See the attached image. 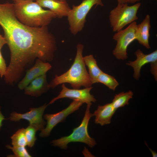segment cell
Wrapping results in <instances>:
<instances>
[{
    "instance_id": "obj_8",
    "label": "cell",
    "mask_w": 157,
    "mask_h": 157,
    "mask_svg": "<svg viewBox=\"0 0 157 157\" xmlns=\"http://www.w3.org/2000/svg\"><path fill=\"white\" fill-rule=\"evenodd\" d=\"M83 103L81 101L74 99L66 108L55 114H47L44 115L47 121L46 127L41 131L40 136L42 137H48L54 127L58 124L64 121L69 115L79 109Z\"/></svg>"
},
{
    "instance_id": "obj_23",
    "label": "cell",
    "mask_w": 157,
    "mask_h": 157,
    "mask_svg": "<svg viewBox=\"0 0 157 157\" xmlns=\"http://www.w3.org/2000/svg\"><path fill=\"white\" fill-rule=\"evenodd\" d=\"M7 67L5 61L3 57L0 50V76L2 78L4 76Z\"/></svg>"
},
{
    "instance_id": "obj_17",
    "label": "cell",
    "mask_w": 157,
    "mask_h": 157,
    "mask_svg": "<svg viewBox=\"0 0 157 157\" xmlns=\"http://www.w3.org/2000/svg\"><path fill=\"white\" fill-rule=\"evenodd\" d=\"M85 65L88 69V74L92 83H97V79L103 71L99 67L96 59L92 55L83 57Z\"/></svg>"
},
{
    "instance_id": "obj_24",
    "label": "cell",
    "mask_w": 157,
    "mask_h": 157,
    "mask_svg": "<svg viewBox=\"0 0 157 157\" xmlns=\"http://www.w3.org/2000/svg\"><path fill=\"white\" fill-rule=\"evenodd\" d=\"M157 61L150 63L151 72L154 75V78L156 81L157 80Z\"/></svg>"
},
{
    "instance_id": "obj_3",
    "label": "cell",
    "mask_w": 157,
    "mask_h": 157,
    "mask_svg": "<svg viewBox=\"0 0 157 157\" xmlns=\"http://www.w3.org/2000/svg\"><path fill=\"white\" fill-rule=\"evenodd\" d=\"M74 61L69 69L60 76L56 75L49 83L50 88H53L58 85L65 83L70 84L73 89H79L81 87L85 88L91 87V81L85 64L83 56V46L78 44Z\"/></svg>"
},
{
    "instance_id": "obj_13",
    "label": "cell",
    "mask_w": 157,
    "mask_h": 157,
    "mask_svg": "<svg viewBox=\"0 0 157 157\" xmlns=\"http://www.w3.org/2000/svg\"><path fill=\"white\" fill-rule=\"evenodd\" d=\"M42 7L47 8L53 13L56 17L67 16L71 10L66 1L62 0H36Z\"/></svg>"
},
{
    "instance_id": "obj_20",
    "label": "cell",
    "mask_w": 157,
    "mask_h": 157,
    "mask_svg": "<svg viewBox=\"0 0 157 157\" xmlns=\"http://www.w3.org/2000/svg\"><path fill=\"white\" fill-rule=\"evenodd\" d=\"M11 138L13 146L26 147L27 145L24 128L19 129L11 136Z\"/></svg>"
},
{
    "instance_id": "obj_4",
    "label": "cell",
    "mask_w": 157,
    "mask_h": 157,
    "mask_svg": "<svg viewBox=\"0 0 157 157\" xmlns=\"http://www.w3.org/2000/svg\"><path fill=\"white\" fill-rule=\"evenodd\" d=\"M92 104H87L84 117L79 126L74 129L72 133L69 135L52 141L50 143L52 146L65 149L67 148L68 144L71 142H82L91 148L96 144L95 139L90 137L88 131L89 121L93 117L92 114L90 111Z\"/></svg>"
},
{
    "instance_id": "obj_11",
    "label": "cell",
    "mask_w": 157,
    "mask_h": 157,
    "mask_svg": "<svg viewBox=\"0 0 157 157\" xmlns=\"http://www.w3.org/2000/svg\"><path fill=\"white\" fill-rule=\"evenodd\" d=\"M51 68V66L49 63L37 59L35 65L27 70L25 76L18 84L19 88L24 89L33 80L46 74Z\"/></svg>"
},
{
    "instance_id": "obj_6",
    "label": "cell",
    "mask_w": 157,
    "mask_h": 157,
    "mask_svg": "<svg viewBox=\"0 0 157 157\" xmlns=\"http://www.w3.org/2000/svg\"><path fill=\"white\" fill-rule=\"evenodd\" d=\"M94 5L104 6L101 0H83L79 5L73 6L67 16L69 29L72 34L76 35L82 30L86 16Z\"/></svg>"
},
{
    "instance_id": "obj_28",
    "label": "cell",
    "mask_w": 157,
    "mask_h": 157,
    "mask_svg": "<svg viewBox=\"0 0 157 157\" xmlns=\"http://www.w3.org/2000/svg\"><path fill=\"white\" fill-rule=\"evenodd\" d=\"M149 148L152 154V156L153 157H156L157 156V154L156 152L155 151H153L150 148Z\"/></svg>"
},
{
    "instance_id": "obj_16",
    "label": "cell",
    "mask_w": 157,
    "mask_h": 157,
    "mask_svg": "<svg viewBox=\"0 0 157 157\" xmlns=\"http://www.w3.org/2000/svg\"><path fill=\"white\" fill-rule=\"evenodd\" d=\"M151 27L150 18L147 15L142 22L137 26V37L136 40L148 49L151 48L149 42V31Z\"/></svg>"
},
{
    "instance_id": "obj_9",
    "label": "cell",
    "mask_w": 157,
    "mask_h": 157,
    "mask_svg": "<svg viewBox=\"0 0 157 157\" xmlns=\"http://www.w3.org/2000/svg\"><path fill=\"white\" fill-rule=\"evenodd\" d=\"M48 104H46L38 108H31L30 111L24 113L12 112L8 119L12 121L18 122L21 119L27 120L29 125L35 127L37 131H41L44 128L46 122L43 118L44 112Z\"/></svg>"
},
{
    "instance_id": "obj_14",
    "label": "cell",
    "mask_w": 157,
    "mask_h": 157,
    "mask_svg": "<svg viewBox=\"0 0 157 157\" xmlns=\"http://www.w3.org/2000/svg\"><path fill=\"white\" fill-rule=\"evenodd\" d=\"M50 88L46 74L32 81L24 88V93L27 95L38 97L46 92Z\"/></svg>"
},
{
    "instance_id": "obj_26",
    "label": "cell",
    "mask_w": 157,
    "mask_h": 157,
    "mask_svg": "<svg viewBox=\"0 0 157 157\" xmlns=\"http://www.w3.org/2000/svg\"><path fill=\"white\" fill-rule=\"evenodd\" d=\"M7 43V42L4 37L0 34V50H1L3 46Z\"/></svg>"
},
{
    "instance_id": "obj_21",
    "label": "cell",
    "mask_w": 157,
    "mask_h": 157,
    "mask_svg": "<svg viewBox=\"0 0 157 157\" xmlns=\"http://www.w3.org/2000/svg\"><path fill=\"white\" fill-rule=\"evenodd\" d=\"M37 131L35 127L30 125L25 129V136L28 147H32L34 146L37 139L35 136Z\"/></svg>"
},
{
    "instance_id": "obj_7",
    "label": "cell",
    "mask_w": 157,
    "mask_h": 157,
    "mask_svg": "<svg viewBox=\"0 0 157 157\" xmlns=\"http://www.w3.org/2000/svg\"><path fill=\"white\" fill-rule=\"evenodd\" d=\"M137 24L136 21L130 24L124 29L116 32L113 39L117 42L112 51L113 55L117 59L124 60L128 58L127 48L137 37Z\"/></svg>"
},
{
    "instance_id": "obj_1",
    "label": "cell",
    "mask_w": 157,
    "mask_h": 157,
    "mask_svg": "<svg viewBox=\"0 0 157 157\" xmlns=\"http://www.w3.org/2000/svg\"><path fill=\"white\" fill-rule=\"evenodd\" d=\"M0 25L10 52L4 76L6 83L16 82L35 59L45 62L53 60L56 42L47 26L32 27L21 23L15 15L13 3L0 4Z\"/></svg>"
},
{
    "instance_id": "obj_22",
    "label": "cell",
    "mask_w": 157,
    "mask_h": 157,
    "mask_svg": "<svg viewBox=\"0 0 157 157\" xmlns=\"http://www.w3.org/2000/svg\"><path fill=\"white\" fill-rule=\"evenodd\" d=\"M8 149H11L14 154V155H10V157H31L32 156L28 153L25 147L11 146L9 144L6 145Z\"/></svg>"
},
{
    "instance_id": "obj_25",
    "label": "cell",
    "mask_w": 157,
    "mask_h": 157,
    "mask_svg": "<svg viewBox=\"0 0 157 157\" xmlns=\"http://www.w3.org/2000/svg\"><path fill=\"white\" fill-rule=\"evenodd\" d=\"M140 0H117L118 3H134Z\"/></svg>"
},
{
    "instance_id": "obj_12",
    "label": "cell",
    "mask_w": 157,
    "mask_h": 157,
    "mask_svg": "<svg viewBox=\"0 0 157 157\" xmlns=\"http://www.w3.org/2000/svg\"><path fill=\"white\" fill-rule=\"evenodd\" d=\"M136 58L134 61H129L126 65L132 67L133 69V76L135 79L138 80L140 76V72L142 66L148 63L157 61V50L148 54H144L140 49L135 52Z\"/></svg>"
},
{
    "instance_id": "obj_18",
    "label": "cell",
    "mask_w": 157,
    "mask_h": 157,
    "mask_svg": "<svg viewBox=\"0 0 157 157\" xmlns=\"http://www.w3.org/2000/svg\"><path fill=\"white\" fill-rule=\"evenodd\" d=\"M133 92L131 90L116 94L111 102L113 106L117 110L129 104L130 99L133 98Z\"/></svg>"
},
{
    "instance_id": "obj_27",
    "label": "cell",
    "mask_w": 157,
    "mask_h": 157,
    "mask_svg": "<svg viewBox=\"0 0 157 157\" xmlns=\"http://www.w3.org/2000/svg\"><path fill=\"white\" fill-rule=\"evenodd\" d=\"M1 107L0 106V131L2 125V122L4 120L6 119L4 117V116L1 113Z\"/></svg>"
},
{
    "instance_id": "obj_15",
    "label": "cell",
    "mask_w": 157,
    "mask_h": 157,
    "mask_svg": "<svg viewBox=\"0 0 157 157\" xmlns=\"http://www.w3.org/2000/svg\"><path fill=\"white\" fill-rule=\"evenodd\" d=\"M116 110L111 103L99 105L92 114L93 116L95 117L94 122L102 126L110 124Z\"/></svg>"
},
{
    "instance_id": "obj_10",
    "label": "cell",
    "mask_w": 157,
    "mask_h": 157,
    "mask_svg": "<svg viewBox=\"0 0 157 157\" xmlns=\"http://www.w3.org/2000/svg\"><path fill=\"white\" fill-rule=\"evenodd\" d=\"M62 84V90L59 94L53 98L48 105L53 103L59 99L63 98L78 100L83 103H85L87 104L92 103V102H95L96 101L94 96L90 93V91L92 88L91 86L82 89H70L67 87L64 83Z\"/></svg>"
},
{
    "instance_id": "obj_5",
    "label": "cell",
    "mask_w": 157,
    "mask_h": 157,
    "mask_svg": "<svg viewBox=\"0 0 157 157\" xmlns=\"http://www.w3.org/2000/svg\"><path fill=\"white\" fill-rule=\"evenodd\" d=\"M141 4L139 2L131 6L128 3H118L109 13V21L113 31L118 32L138 19L137 13Z\"/></svg>"
},
{
    "instance_id": "obj_19",
    "label": "cell",
    "mask_w": 157,
    "mask_h": 157,
    "mask_svg": "<svg viewBox=\"0 0 157 157\" xmlns=\"http://www.w3.org/2000/svg\"><path fill=\"white\" fill-rule=\"evenodd\" d=\"M101 83L110 89L115 90L119 84L114 77L102 72L98 76L97 83Z\"/></svg>"
},
{
    "instance_id": "obj_29",
    "label": "cell",
    "mask_w": 157,
    "mask_h": 157,
    "mask_svg": "<svg viewBox=\"0 0 157 157\" xmlns=\"http://www.w3.org/2000/svg\"><path fill=\"white\" fill-rule=\"evenodd\" d=\"M13 0L14 1H17V0Z\"/></svg>"
},
{
    "instance_id": "obj_2",
    "label": "cell",
    "mask_w": 157,
    "mask_h": 157,
    "mask_svg": "<svg viewBox=\"0 0 157 157\" xmlns=\"http://www.w3.org/2000/svg\"><path fill=\"white\" fill-rule=\"evenodd\" d=\"M13 4L14 13L17 18L28 26H47L53 19L56 17L52 12L44 9L33 0H17L14 1Z\"/></svg>"
},
{
    "instance_id": "obj_30",
    "label": "cell",
    "mask_w": 157,
    "mask_h": 157,
    "mask_svg": "<svg viewBox=\"0 0 157 157\" xmlns=\"http://www.w3.org/2000/svg\"><path fill=\"white\" fill-rule=\"evenodd\" d=\"M62 0L66 1V0Z\"/></svg>"
}]
</instances>
